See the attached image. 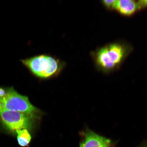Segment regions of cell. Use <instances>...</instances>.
Wrapping results in <instances>:
<instances>
[{"label":"cell","instance_id":"30bf717a","mask_svg":"<svg viewBox=\"0 0 147 147\" xmlns=\"http://www.w3.org/2000/svg\"><path fill=\"white\" fill-rule=\"evenodd\" d=\"M7 92L3 88H0V98H3L5 96Z\"/></svg>","mask_w":147,"mask_h":147},{"label":"cell","instance_id":"6da1fadb","mask_svg":"<svg viewBox=\"0 0 147 147\" xmlns=\"http://www.w3.org/2000/svg\"><path fill=\"white\" fill-rule=\"evenodd\" d=\"M132 50L128 44L115 42L92 51L91 56L98 70L109 73L120 67Z\"/></svg>","mask_w":147,"mask_h":147},{"label":"cell","instance_id":"3957f363","mask_svg":"<svg viewBox=\"0 0 147 147\" xmlns=\"http://www.w3.org/2000/svg\"><path fill=\"white\" fill-rule=\"evenodd\" d=\"M0 106L7 110L23 113L32 119L38 118L40 113L27 96L20 94L13 88L8 90L5 96L0 98Z\"/></svg>","mask_w":147,"mask_h":147},{"label":"cell","instance_id":"52a82bcc","mask_svg":"<svg viewBox=\"0 0 147 147\" xmlns=\"http://www.w3.org/2000/svg\"><path fill=\"white\" fill-rule=\"evenodd\" d=\"M17 133L18 141L20 146L23 147L27 146L32 139L28 130L22 129L18 131Z\"/></svg>","mask_w":147,"mask_h":147},{"label":"cell","instance_id":"7a4b0ae2","mask_svg":"<svg viewBox=\"0 0 147 147\" xmlns=\"http://www.w3.org/2000/svg\"><path fill=\"white\" fill-rule=\"evenodd\" d=\"M20 61L33 75L41 78H50L58 74L66 65L63 61L47 54L35 55Z\"/></svg>","mask_w":147,"mask_h":147},{"label":"cell","instance_id":"9c48e42d","mask_svg":"<svg viewBox=\"0 0 147 147\" xmlns=\"http://www.w3.org/2000/svg\"><path fill=\"white\" fill-rule=\"evenodd\" d=\"M138 10H141L147 7V0H141L137 1Z\"/></svg>","mask_w":147,"mask_h":147},{"label":"cell","instance_id":"5b68a950","mask_svg":"<svg viewBox=\"0 0 147 147\" xmlns=\"http://www.w3.org/2000/svg\"><path fill=\"white\" fill-rule=\"evenodd\" d=\"M111 141L109 139L87 129L80 147H111Z\"/></svg>","mask_w":147,"mask_h":147},{"label":"cell","instance_id":"8992f818","mask_svg":"<svg viewBox=\"0 0 147 147\" xmlns=\"http://www.w3.org/2000/svg\"><path fill=\"white\" fill-rule=\"evenodd\" d=\"M114 9L126 16H131L139 10L137 1L133 0H117Z\"/></svg>","mask_w":147,"mask_h":147},{"label":"cell","instance_id":"277c9868","mask_svg":"<svg viewBox=\"0 0 147 147\" xmlns=\"http://www.w3.org/2000/svg\"><path fill=\"white\" fill-rule=\"evenodd\" d=\"M0 117L6 127L16 133L23 129H30L32 120L23 113L5 109L0 106Z\"/></svg>","mask_w":147,"mask_h":147},{"label":"cell","instance_id":"ba28073f","mask_svg":"<svg viewBox=\"0 0 147 147\" xmlns=\"http://www.w3.org/2000/svg\"><path fill=\"white\" fill-rule=\"evenodd\" d=\"M117 0H105L102 1V3L106 8L109 9H115Z\"/></svg>","mask_w":147,"mask_h":147},{"label":"cell","instance_id":"8fae6325","mask_svg":"<svg viewBox=\"0 0 147 147\" xmlns=\"http://www.w3.org/2000/svg\"><path fill=\"white\" fill-rule=\"evenodd\" d=\"M141 147H147V141L143 143Z\"/></svg>","mask_w":147,"mask_h":147}]
</instances>
